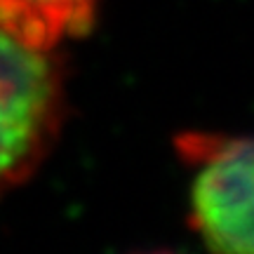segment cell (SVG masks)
I'll return each mask as SVG.
<instances>
[{
	"label": "cell",
	"mask_w": 254,
	"mask_h": 254,
	"mask_svg": "<svg viewBox=\"0 0 254 254\" xmlns=\"http://www.w3.org/2000/svg\"><path fill=\"white\" fill-rule=\"evenodd\" d=\"M66 116L55 50L0 28V193L24 184L52 151Z\"/></svg>",
	"instance_id": "6da1fadb"
},
{
	"label": "cell",
	"mask_w": 254,
	"mask_h": 254,
	"mask_svg": "<svg viewBox=\"0 0 254 254\" xmlns=\"http://www.w3.org/2000/svg\"><path fill=\"white\" fill-rule=\"evenodd\" d=\"M195 167L190 224L214 254H254V136L190 132L177 139Z\"/></svg>",
	"instance_id": "7a4b0ae2"
},
{
	"label": "cell",
	"mask_w": 254,
	"mask_h": 254,
	"mask_svg": "<svg viewBox=\"0 0 254 254\" xmlns=\"http://www.w3.org/2000/svg\"><path fill=\"white\" fill-rule=\"evenodd\" d=\"M101 0H0V28L31 45L55 50L64 38L85 36Z\"/></svg>",
	"instance_id": "3957f363"
},
{
	"label": "cell",
	"mask_w": 254,
	"mask_h": 254,
	"mask_svg": "<svg viewBox=\"0 0 254 254\" xmlns=\"http://www.w3.org/2000/svg\"><path fill=\"white\" fill-rule=\"evenodd\" d=\"M151 254H172V252H151Z\"/></svg>",
	"instance_id": "277c9868"
}]
</instances>
